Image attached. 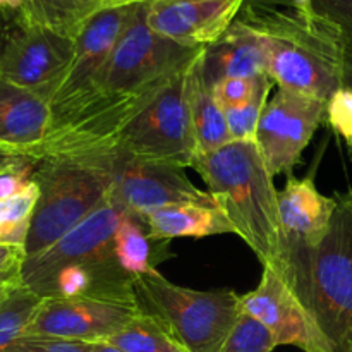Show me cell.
Instances as JSON below:
<instances>
[{
  "mask_svg": "<svg viewBox=\"0 0 352 352\" xmlns=\"http://www.w3.org/2000/svg\"><path fill=\"white\" fill-rule=\"evenodd\" d=\"M195 168L208 192L227 213L237 236L263 268L282 274L284 241L278 217V191L254 141H230L210 153H198Z\"/></svg>",
  "mask_w": 352,
  "mask_h": 352,
  "instance_id": "obj_2",
  "label": "cell"
},
{
  "mask_svg": "<svg viewBox=\"0 0 352 352\" xmlns=\"http://www.w3.org/2000/svg\"><path fill=\"white\" fill-rule=\"evenodd\" d=\"M203 79L215 86L227 78H258L267 74V55L260 30L239 14L217 41L206 45L198 58Z\"/></svg>",
  "mask_w": 352,
  "mask_h": 352,
  "instance_id": "obj_17",
  "label": "cell"
},
{
  "mask_svg": "<svg viewBox=\"0 0 352 352\" xmlns=\"http://www.w3.org/2000/svg\"><path fill=\"white\" fill-rule=\"evenodd\" d=\"M86 349L88 352H124L119 347L112 346L109 342H91V344H86Z\"/></svg>",
  "mask_w": 352,
  "mask_h": 352,
  "instance_id": "obj_37",
  "label": "cell"
},
{
  "mask_svg": "<svg viewBox=\"0 0 352 352\" xmlns=\"http://www.w3.org/2000/svg\"><path fill=\"white\" fill-rule=\"evenodd\" d=\"M138 2H148V0H138ZM250 6H268V7H292L291 0H248Z\"/></svg>",
  "mask_w": 352,
  "mask_h": 352,
  "instance_id": "obj_36",
  "label": "cell"
},
{
  "mask_svg": "<svg viewBox=\"0 0 352 352\" xmlns=\"http://www.w3.org/2000/svg\"><path fill=\"white\" fill-rule=\"evenodd\" d=\"M98 168L110 189V198L136 215L181 203L219 205L208 191L192 184L184 168L164 162L134 157L117 144L67 155Z\"/></svg>",
  "mask_w": 352,
  "mask_h": 352,
  "instance_id": "obj_7",
  "label": "cell"
},
{
  "mask_svg": "<svg viewBox=\"0 0 352 352\" xmlns=\"http://www.w3.org/2000/svg\"><path fill=\"white\" fill-rule=\"evenodd\" d=\"M107 342L124 352H188L155 316L144 311Z\"/></svg>",
  "mask_w": 352,
  "mask_h": 352,
  "instance_id": "obj_21",
  "label": "cell"
},
{
  "mask_svg": "<svg viewBox=\"0 0 352 352\" xmlns=\"http://www.w3.org/2000/svg\"><path fill=\"white\" fill-rule=\"evenodd\" d=\"M248 0H148L146 21L162 36L203 48L219 40Z\"/></svg>",
  "mask_w": 352,
  "mask_h": 352,
  "instance_id": "obj_14",
  "label": "cell"
},
{
  "mask_svg": "<svg viewBox=\"0 0 352 352\" xmlns=\"http://www.w3.org/2000/svg\"><path fill=\"white\" fill-rule=\"evenodd\" d=\"M339 352H352V330H351L349 336L346 337V340H344L342 346H340Z\"/></svg>",
  "mask_w": 352,
  "mask_h": 352,
  "instance_id": "obj_39",
  "label": "cell"
},
{
  "mask_svg": "<svg viewBox=\"0 0 352 352\" xmlns=\"http://www.w3.org/2000/svg\"><path fill=\"white\" fill-rule=\"evenodd\" d=\"M329 126L352 148V88L340 86L332 98L327 102V120Z\"/></svg>",
  "mask_w": 352,
  "mask_h": 352,
  "instance_id": "obj_27",
  "label": "cell"
},
{
  "mask_svg": "<svg viewBox=\"0 0 352 352\" xmlns=\"http://www.w3.org/2000/svg\"><path fill=\"white\" fill-rule=\"evenodd\" d=\"M342 85L352 88V45L346 43V57H344V74H342ZM352 158V148L349 150Z\"/></svg>",
  "mask_w": 352,
  "mask_h": 352,
  "instance_id": "obj_33",
  "label": "cell"
},
{
  "mask_svg": "<svg viewBox=\"0 0 352 352\" xmlns=\"http://www.w3.org/2000/svg\"><path fill=\"white\" fill-rule=\"evenodd\" d=\"M198 58L199 55L192 62L189 74L188 102L198 153H210L229 144L232 140L227 127L226 109L217 100L212 86L203 79Z\"/></svg>",
  "mask_w": 352,
  "mask_h": 352,
  "instance_id": "obj_19",
  "label": "cell"
},
{
  "mask_svg": "<svg viewBox=\"0 0 352 352\" xmlns=\"http://www.w3.org/2000/svg\"><path fill=\"white\" fill-rule=\"evenodd\" d=\"M36 201L38 188L33 181L23 191L0 201V244L24 250Z\"/></svg>",
  "mask_w": 352,
  "mask_h": 352,
  "instance_id": "obj_22",
  "label": "cell"
},
{
  "mask_svg": "<svg viewBox=\"0 0 352 352\" xmlns=\"http://www.w3.org/2000/svg\"><path fill=\"white\" fill-rule=\"evenodd\" d=\"M9 352H88L85 342L57 337L23 336L10 346Z\"/></svg>",
  "mask_w": 352,
  "mask_h": 352,
  "instance_id": "obj_29",
  "label": "cell"
},
{
  "mask_svg": "<svg viewBox=\"0 0 352 352\" xmlns=\"http://www.w3.org/2000/svg\"><path fill=\"white\" fill-rule=\"evenodd\" d=\"M24 160H33V158H28V157H19V155H14L10 151H6L0 148V170L7 167H12V165L21 164Z\"/></svg>",
  "mask_w": 352,
  "mask_h": 352,
  "instance_id": "obj_34",
  "label": "cell"
},
{
  "mask_svg": "<svg viewBox=\"0 0 352 352\" xmlns=\"http://www.w3.org/2000/svg\"><path fill=\"white\" fill-rule=\"evenodd\" d=\"M12 19L14 17H7L0 14V52H2L3 41H6V36H7V30H9V24Z\"/></svg>",
  "mask_w": 352,
  "mask_h": 352,
  "instance_id": "obj_38",
  "label": "cell"
},
{
  "mask_svg": "<svg viewBox=\"0 0 352 352\" xmlns=\"http://www.w3.org/2000/svg\"><path fill=\"white\" fill-rule=\"evenodd\" d=\"M34 165H36V160H24L0 170V201L23 191L30 184Z\"/></svg>",
  "mask_w": 352,
  "mask_h": 352,
  "instance_id": "obj_30",
  "label": "cell"
},
{
  "mask_svg": "<svg viewBox=\"0 0 352 352\" xmlns=\"http://www.w3.org/2000/svg\"><path fill=\"white\" fill-rule=\"evenodd\" d=\"M241 306L274 332L278 346H294L302 352H337L315 315L274 268H263L258 287L241 296Z\"/></svg>",
  "mask_w": 352,
  "mask_h": 352,
  "instance_id": "obj_13",
  "label": "cell"
},
{
  "mask_svg": "<svg viewBox=\"0 0 352 352\" xmlns=\"http://www.w3.org/2000/svg\"><path fill=\"white\" fill-rule=\"evenodd\" d=\"M76 54V38L14 17L0 52V78L48 102L64 81Z\"/></svg>",
  "mask_w": 352,
  "mask_h": 352,
  "instance_id": "obj_10",
  "label": "cell"
},
{
  "mask_svg": "<svg viewBox=\"0 0 352 352\" xmlns=\"http://www.w3.org/2000/svg\"><path fill=\"white\" fill-rule=\"evenodd\" d=\"M126 212L109 196L100 208L48 250L24 258L21 284L41 299L136 301V278L124 270L117 251V229Z\"/></svg>",
  "mask_w": 352,
  "mask_h": 352,
  "instance_id": "obj_1",
  "label": "cell"
},
{
  "mask_svg": "<svg viewBox=\"0 0 352 352\" xmlns=\"http://www.w3.org/2000/svg\"><path fill=\"white\" fill-rule=\"evenodd\" d=\"M31 181L38 188V201L24 244V258L48 250L110 196L109 184L98 168L67 155L36 160Z\"/></svg>",
  "mask_w": 352,
  "mask_h": 352,
  "instance_id": "obj_6",
  "label": "cell"
},
{
  "mask_svg": "<svg viewBox=\"0 0 352 352\" xmlns=\"http://www.w3.org/2000/svg\"><path fill=\"white\" fill-rule=\"evenodd\" d=\"M40 302V296L31 292L23 284L17 285L0 302V352H9L10 346L26 333Z\"/></svg>",
  "mask_w": 352,
  "mask_h": 352,
  "instance_id": "obj_23",
  "label": "cell"
},
{
  "mask_svg": "<svg viewBox=\"0 0 352 352\" xmlns=\"http://www.w3.org/2000/svg\"><path fill=\"white\" fill-rule=\"evenodd\" d=\"M103 2H107V3H113V2H124V0H103Z\"/></svg>",
  "mask_w": 352,
  "mask_h": 352,
  "instance_id": "obj_40",
  "label": "cell"
},
{
  "mask_svg": "<svg viewBox=\"0 0 352 352\" xmlns=\"http://www.w3.org/2000/svg\"><path fill=\"white\" fill-rule=\"evenodd\" d=\"M141 311L155 316L188 352H220L243 306L230 289L195 291L174 284L158 270L134 284Z\"/></svg>",
  "mask_w": 352,
  "mask_h": 352,
  "instance_id": "obj_5",
  "label": "cell"
},
{
  "mask_svg": "<svg viewBox=\"0 0 352 352\" xmlns=\"http://www.w3.org/2000/svg\"><path fill=\"white\" fill-rule=\"evenodd\" d=\"M141 313L138 301L89 298L41 299L24 336L57 337L74 342H107Z\"/></svg>",
  "mask_w": 352,
  "mask_h": 352,
  "instance_id": "obj_12",
  "label": "cell"
},
{
  "mask_svg": "<svg viewBox=\"0 0 352 352\" xmlns=\"http://www.w3.org/2000/svg\"><path fill=\"white\" fill-rule=\"evenodd\" d=\"M336 208L337 198L323 196L311 177L289 179L278 191L284 256L291 251L318 246L329 234Z\"/></svg>",
  "mask_w": 352,
  "mask_h": 352,
  "instance_id": "obj_15",
  "label": "cell"
},
{
  "mask_svg": "<svg viewBox=\"0 0 352 352\" xmlns=\"http://www.w3.org/2000/svg\"><path fill=\"white\" fill-rule=\"evenodd\" d=\"M241 14L260 30L267 76L278 88L327 103L342 86L346 40L332 24L294 7L246 3Z\"/></svg>",
  "mask_w": 352,
  "mask_h": 352,
  "instance_id": "obj_3",
  "label": "cell"
},
{
  "mask_svg": "<svg viewBox=\"0 0 352 352\" xmlns=\"http://www.w3.org/2000/svg\"><path fill=\"white\" fill-rule=\"evenodd\" d=\"M19 272H21V267L0 274V302H2L3 299H6L7 296H9L10 292H12L14 289L21 284Z\"/></svg>",
  "mask_w": 352,
  "mask_h": 352,
  "instance_id": "obj_32",
  "label": "cell"
},
{
  "mask_svg": "<svg viewBox=\"0 0 352 352\" xmlns=\"http://www.w3.org/2000/svg\"><path fill=\"white\" fill-rule=\"evenodd\" d=\"M144 222L155 241H167V243L181 237L201 239V237L222 236V234L237 236L236 227L219 205H196V203L168 205L144 215Z\"/></svg>",
  "mask_w": 352,
  "mask_h": 352,
  "instance_id": "obj_18",
  "label": "cell"
},
{
  "mask_svg": "<svg viewBox=\"0 0 352 352\" xmlns=\"http://www.w3.org/2000/svg\"><path fill=\"white\" fill-rule=\"evenodd\" d=\"M277 337L270 329L243 309L220 352H274Z\"/></svg>",
  "mask_w": 352,
  "mask_h": 352,
  "instance_id": "obj_24",
  "label": "cell"
},
{
  "mask_svg": "<svg viewBox=\"0 0 352 352\" xmlns=\"http://www.w3.org/2000/svg\"><path fill=\"white\" fill-rule=\"evenodd\" d=\"M274 88V81L270 78H265L260 89L254 95L251 102L236 109H227V127H229L230 140L232 141H254L256 140L258 124H260L263 110L268 103V95Z\"/></svg>",
  "mask_w": 352,
  "mask_h": 352,
  "instance_id": "obj_25",
  "label": "cell"
},
{
  "mask_svg": "<svg viewBox=\"0 0 352 352\" xmlns=\"http://www.w3.org/2000/svg\"><path fill=\"white\" fill-rule=\"evenodd\" d=\"M313 12L332 24L352 45V0H313Z\"/></svg>",
  "mask_w": 352,
  "mask_h": 352,
  "instance_id": "obj_28",
  "label": "cell"
},
{
  "mask_svg": "<svg viewBox=\"0 0 352 352\" xmlns=\"http://www.w3.org/2000/svg\"><path fill=\"white\" fill-rule=\"evenodd\" d=\"M265 78L267 74L258 78H227L212 86V89L223 109H236L254 98Z\"/></svg>",
  "mask_w": 352,
  "mask_h": 352,
  "instance_id": "obj_26",
  "label": "cell"
},
{
  "mask_svg": "<svg viewBox=\"0 0 352 352\" xmlns=\"http://www.w3.org/2000/svg\"><path fill=\"white\" fill-rule=\"evenodd\" d=\"M325 120V102L277 89L265 107L254 140L274 177L291 174L316 129Z\"/></svg>",
  "mask_w": 352,
  "mask_h": 352,
  "instance_id": "obj_11",
  "label": "cell"
},
{
  "mask_svg": "<svg viewBox=\"0 0 352 352\" xmlns=\"http://www.w3.org/2000/svg\"><path fill=\"white\" fill-rule=\"evenodd\" d=\"M103 6V0H26L19 17L76 38L82 24Z\"/></svg>",
  "mask_w": 352,
  "mask_h": 352,
  "instance_id": "obj_20",
  "label": "cell"
},
{
  "mask_svg": "<svg viewBox=\"0 0 352 352\" xmlns=\"http://www.w3.org/2000/svg\"><path fill=\"white\" fill-rule=\"evenodd\" d=\"M138 3V0L107 3L82 24L76 34L74 60L50 100V131L67 122L95 98L113 48L122 36Z\"/></svg>",
  "mask_w": 352,
  "mask_h": 352,
  "instance_id": "obj_9",
  "label": "cell"
},
{
  "mask_svg": "<svg viewBox=\"0 0 352 352\" xmlns=\"http://www.w3.org/2000/svg\"><path fill=\"white\" fill-rule=\"evenodd\" d=\"M24 261V250L9 244H0V274L19 268Z\"/></svg>",
  "mask_w": 352,
  "mask_h": 352,
  "instance_id": "obj_31",
  "label": "cell"
},
{
  "mask_svg": "<svg viewBox=\"0 0 352 352\" xmlns=\"http://www.w3.org/2000/svg\"><path fill=\"white\" fill-rule=\"evenodd\" d=\"M280 275L339 352L352 330V191L337 196L325 239L313 250L285 254Z\"/></svg>",
  "mask_w": 352,
  "mask_h": 352,
  "instance_id": "obj_4",
  "label": "cell"
},
{
  "mask_svg": "<svg viewBox=\"0 0 352 352\" xmlns=\"http://www.w3.org/2000/svg\"><path fill=\"white\" fill-rule=\"evenodd\" d=\"M292 7L298 10L299 14L306 17H313L315 12H313V0H291Z\"/></svg>",
  "mask_w": 352,
  "mask_h": 352,
  "instance_id": "obj_35",
  "label": "cell"
},
{
  "mask_svg": "<svg viewBox=\"0 0 352 352\" xmlns=\"http://www.w3.org/2000/svg\"><path fill=\"white\" fill-rule=\"evenodd\" d=\"M195 58L167 79L150 102L117 134L112 144L134 157L182 168L191 167L198 155L188 102L189 74Z\"/></svg>",
  "mask_w": 352,
  "mask_h": 352,
  "instance_id": "obj_8",
  "label": "cell"
},
{
  "mask_svg": "<svg viewBox=\"0 0 352 352\" xmlns=\"http://www.w3.org/2000/svg\"><path fill=\"white\" fill-rule=\"evenodd\" d=\"M52 127L50 102L0 78V148L36 160Z\"/></svg>",
  "mask_w": 352,
  "mask_h": 352,
  "instance_id": "obj_16",
  "label": "cell"
}]
</instances>
